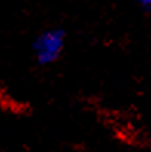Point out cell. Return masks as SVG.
Wrapping results in <instances>:
<instances>
[{
    "mask_svg": "<svg viewBox=\"0 0 151 152\" xmlns=\"http://www.w3.org/2000/svg\"><path fill=\"white\" fill-rule=\"evenodd\" d=\"M65 45V34L60 29H48L42 32L34 42V52L39 63H52L59 56Z\"/></svg>",
    "mask_w": 151,
    "mask_h": 152,
    "instance_id": "1",
    "label": "cell"
},
{
    "mask_svg": "<svg viewBox=\"0 0 151 152\" xmlns=\"http://www.w3.org/2000/svg\"><path fill=\"white\" fill-rule=\"evenodd\" d=\"M136 2H139L142 6H145V8H150L151 6V0H136Z\"/></svg>",
    "mask_w": 151,
    "mask_h": 152,
    "instance_id": "2",
    "label": "cell"
}]
</instances>
